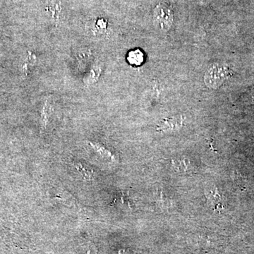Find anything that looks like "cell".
<instances>
[{"mask_svg": "<svg viewBox=\"0 0 254 254\" xmlns=\"http://www.w3.org/2000/svg\"><path fill=\"white\" fill-rule=\"evenodd\" d=\"M232 75V70L226 65L213 64L205 73L204 82L210 88H218Z\"/></svg>", "mask_w": 254, "mask_h": 254, "instance_id": "1", "label": "cell"}, {"mask_svg": "<svg viewBox=\"0 0 254 254\" xmlns=\"http://www.w3.org/2000/svg\"><path fill=\"white\" fill-rule=\"evenodd\" d=\"M174 15L168 5L160 4L153 11V22L155 27L161 31H168L173 25Z\"/></svg>", "mask_w": 254, "mask_h": 254, "instance_id": "2", "label": "cell"}, {"mask_svg": "<svg viewBox=\"0 0 254 254\" xmlns=\"http://www.w3.org/2000/svg\"><path fill=\"white\" fill-rule=\"evenodd\" d=\"M127 60H128L130 64L139 66L144 62V55H143L141 50H133L128 53Z\"/></svg>", "mask_w": 254, "mask_h": 254, "instance_id": "3", "label": "cell"}, {"mask_svg": "<svg viewBox=\"0 0 254 254\" xmlns=\"http://www.w3.org/2000/svg\"><path fill=\"white\" fill-rule=\"evenodd\" d=\"M102 67L99 64H95L92 66L89 73H87L86 76L84 77L85 83L87 84H92L98 81L100 74H101Z\"/></svg>", "mask_w": 254, "mask_h": 254, "instance_id": "4", "label": "cell"}, {"mask_svg": "<svg viewBox=\"0 0 254 254\" xmlns=\"http://www.w3.org/2000/svg\"><path fill=\"white\" fill-rule=\"evenodd\" d=\"M52 111L51 105L48 100H46V103L43 105V109L41 111V124L42 129H45L46 128L47 125H48V121H49V118L50 117V113Z\"/></svg>", "mask_w": 254, "mask_h": 254, "instance_id": "5", "label": "cell"}, {"mask_svg": "<svg viewBox=\"0 0 254 254\" xmlns=\"http://www.w3.org/2000/svg\"><path fill=\"white\" fill-rule=\"evenodd\" d=\"M207 197L210 200V203L214 205L215 209H218V207L221 208V196L216 190H210V191L207 192Z\"/></svg>", "mask_w": 254, "mask_h": 254, "instance_id": "6", "label": "cell"}, {"mask_svg": "<svg viewBox=\"0 0 254 254\" xmlns=\"http://www.w3.org/2000/svg\"><path fill=\"white\" fill-rule=\"evenodd\" d=\"M28 56L25 61L24 64L23 65V71L25 73H27L29 71V66H34L36 64V56L34 55L31 54V53H28Z\"/></svg>", "mask_w": 254, "mask_h": 254, "instance_id": "7", "label": "cell"}, {"mask_svg": "<svg viewBox=\"0 0 254 254\" xmlns=\"http://www.w3.org/2000/svg\"><path fill=\"white\" fill-rule=\"evenodd\" d=\"M76 168L78 169V171L81 173L83 177L86 180H91L93 178V171L91 170H88V169L85 168L81 163H77L76 165Z\"/></svg>", "mask_w": 254, "mask_h": 254, "instance_id": "8", "label": "cell"}, {"mask_svg": "<svg viewBox=\"0 0 254 254\" xmlns=\"http://www.w3.org/2000/svg\"><path fill=\"white\" fill-rule=\"evenodd\" d=\"M181 122L178 121L176 120H170V121L165 122L163 123V125H162V128H172L173 127H176L177 126H180Z\"/></svg>", "mask_w": 254, "mask_h": 254, "instance_id": "9", "label": "cell"}]
</instances>
